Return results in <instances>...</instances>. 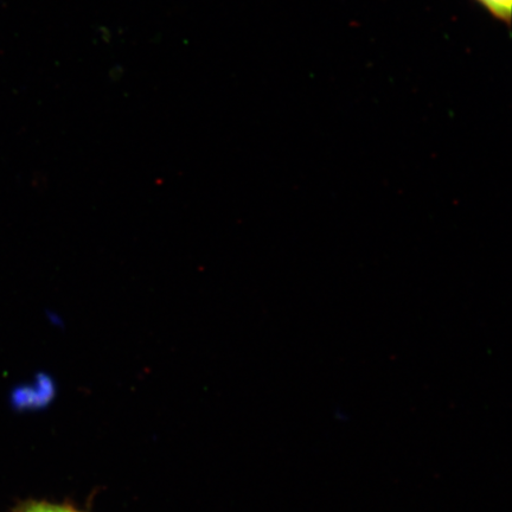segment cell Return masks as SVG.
Masks as SVG:
<instances>
[{
	"mask_svg": "<svg viewBox=\"0 0 512 512\" xmlns=\"http://www.w3.org/2000/svg\"><path fill=\"white\" fill-rule=\"evenodd\" d=\"M486 10L504 22H510L512 0H478Z\"/></svg>",
	"mask_w": 512,
	"mask_h": 512,
	"instance_id": "6da1fadb",
	"label": "cell"
},
{
	"mask_svg": "<svg viewBox=\"0 0 512 512\" xmlns=\"http://www.w3.org/2000/svg\"><path fill=\"white\" fill-rule=\"evenodd\" d=\"M22 512H80L68 505H54L49 503H34L28 505Z\"/></svg>",
	"mask_w": 512,
	"mask_h": 512,
	"instance_id": "7a4b0ae2",
	"label": "cell"
},
{
	"mask_svg": "<svg viewBox=\"0 0 512 512\" xmlns=\"http://www.w3.org/2000/svg\"><path fill=\"white\" fill-rule=\"evenodd\" d=\"M48 322L55 326V328H62L64 325L62 317L59 315V313L56 312H48L47 313Z\"/></svg>",
	"mask_w": 512,
	"mask_h": 512,
	"instance_id": "3957f363",
	"label": "cell"
}]
</instances>
